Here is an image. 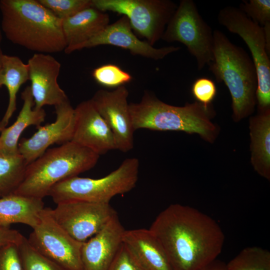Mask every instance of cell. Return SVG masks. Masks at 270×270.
Returning a JSON list of instances; mask_svg holds the SVG:
<instances>
[{"label":"cell","instance_id":"cell-31","mask_svg":"<svg viewBox=\"0 0 270 270\" xmlns=\"http://www.w3.org/2000/svg\"><path fill=\"white\" fill-rule=\"evenodd\" d=\"M0 270H24L18 244L0 248Z\"/></svg>","mask_w":270,"mask_h":270},{"label":"cell","instance_id":"cell-7","mask_svg":"<svg viewBox=\"0 0 270 270\" xmlns=\"http://www.w3.org/2000/svg\"><path fill=\"white\" fill-rule=\"evenodd\" d=\"M161 38L184 44L195 58L198 70L214 60L213 31L192 0H180Z\"/></svg>","mask_w":270,"mask_h":270},{"label":"cell","instance_id":"cell-22","mask_svg":"<svg viewBox=\"0 0 270 270\" xmlns=\"http://www.w3.org/2000/svg\"><path fill=\"white\" fill-rule=\"evenodd\" d=\"M44 208L42 199L12 194L0 198V226L22 224L34 228Z\"/></svg>","mask_w":270,"mask_h":270},{"label":"cell","instance_id":"cell-24","mask_svg":"<svg viewBox=\"0 0 270 270\" xmlns=\"http://www.w3.org/2000/svg\"><path fill=\"white\" fill-rule=\"evenodd\" d=\"M28 165L20 154L6 156L0 154V196L14 194L24 176Z\"/></svg>","mask_w":270,"mask_h":270},{"label":"cell","instance_id":"cell-2","mask_svg":"<svg viewBox=\"0 0 270 270\" xmlns=\"http://www.w3.org/2000/svg\"><path fill=\"white\" fill-rule=\"evenodd\" d=\"M2 28L12 43L43 54L64 50L62 20L36 0H0Z\"/></svg>","mask_w":270,"mask_h":270},{"label":"cell","instance_id":"cell-34","mask_svg":"<svg viewBox=\"0 0 270 270\" xmlns=\"http://www.w3.org/2000/svg\"><path fill=\"white\" fill-rule=\"evenodd\" d=\"M200 270H228L226 264L220 260L216 259Z\"/></svg>","mask_w":270,"mask_h":270},{"label":"cell","instance_id":"cell-16","mask_svg":"<svg viewBox=\"0 0 270 270\" xmlns=\"http://www.w3.org/2000/svg\"><path fill=\"white\" fill-rule=\"evenodd\" d=\"M104 44L120 47L128 50L132 54L154 60L163 59L180 49L174 46L155 48L147 42L140 40L132 32L129 20L124 16L108 24L96 36L78 46L76 50Z\"/></svg>","mask_w":270,"mask_h":270},{"label":"cell","instance_id":"cell-35","mask_svg":"<svg viewBox=\"0 0 270 270\" xmlns=\"http://www.w3.org/2000/svg\"><path fill=\"white\" fill-rule=\"evenodd\" d=\"M266 50L268 54L270 55V22L262 26Z\"/></svg>","mask_w":270,"mask_h":270},{"label":"cell","instance_id":"cell-26","mask_svg":"<svg viewBox=\"0 0 270 270\" xmlns=\"http://www.w3.org/2000/svg\"><path fill=\"white\" fill-rule=\"evenodd\" d=\"M18 246L24 270H65L38 252L24 236Z\"/></svg>","mask_w":270,"mask_h":270},{"label":"cell","instance_id":"cell-29","mask_svg":"<svg viewBox=\"0 0 270 270\" xmlns=\"http://www.w3.org/2000/svg\"><path fill=\"white\" fill-rule=\"evenodd\" d=\"M239 8L252 21L262 26L270 22V0H242Z\"/></svg>","mask_w":270,"mask_h":270},{"label":"cell","instance_id":"cell-10","mask_svg":"<svg viewBox=\"0 0 270 270\" xmlns=\"http://www.w3.org/2000/svg\"><path fill=\"white\" fill-rule=\"evenodd\" d=\"M27 240L38 252L65 270H82L84 242L74 239L59 225L52 208H44L42 210L38 222Z\"/></svg>","mask_w":270,"mask_h":270},{"label":"cell","instance_id":"cell-23","mask_svg":"<svg viewBox=\"0 0 270 270\" xmlns=\"http://www.w3.org/2000/svg\"><path fill=\"white\" fill-rule=\"evenodd\" d=\"M29 80L28 64L16 56L3 55L0 72V86H5L8 92V104L0 121V133L6 127L16 109V94L21 86Z\"/></svg>","mask_w":270,"mask_h":270},{"label":"cell","instance_id":"cell-36","mask_svg":"<svg viewBox=\"0 0 270 270\" xmlns=\"http://www.w3.org/2000/svg\"><path fill=\"white\" fill-rule=\"evenodd\" d=\"M2 40V34L1 30H0V72L1 68H2V56H3V55H4V54L2 53V50L1 48V46H0ZM0 88L1 87L0 86Z\"/></svg>","mask_w":270,"mask_h":270},{"label":"cell","instance_id":"cell-19","mask_svg":"<svg viewBox=\"0 0 270 270\" xmlns=\"http://www.w3.org/2000/svg\"><path fill=\"white\" fill-rule=\"evenodd\" d=\"M109 16L92 6L76 14L62 20V28L66 42L64 52L69 54L78 46L96 36L109 24Z\"/></svg>","mask_w":270,"mask_h":270},{"label":"cell","instance_id":"cell-32","mask_svg":"<svg viewBox=\"0 0 270 270\" xmlns=\"http://www.w3.org/2000/svg\"><path fill=\"white\" fill-rule=\"evenodd\" d=\"M108 270H145L123 242Z\"/></svg>","mask_w":270,"mask_h":270},{"label":"cell","instance_id":"cell-30","mask_svg":"<svg viewBox=\"0 0 270 270\" xmlns=\"http://www.w3.org/2000/svg\"><path fill=\"white\" fill-rule=\"evenodd\" d=\"M191 92L196 102L205 106L212 105L216 96L217 90L215 83L212 80L206 78H199L193 83Z\"/></svg>","mask_w":270,"mask_h":270},{"label":"cell","instance_id":"cell-11","mask_svg":"<svg viewBox=\"0 0 270 270\" xmlns=\"http://www.w3.org/2000/svg\"><path fill=\"white\" fill-rule=\"evenodd\" d=\"M52 214L76 240L84 242L98 233L116 214L110 204L69 200L56 204Z\"/></svg>","mask_w":270,"mask_h":270},{"label":"cell","instance_id":"cell-17","mask_svg":"<svg viewBox=\"0 0 270 270\" xmlns=\"http://www.w3.org/2000/svg\"><path fill=\"white\" fill-rule=\"evenodd\" d=\"M125 229L117 214L82 244V270H108L123 242Z\"/></svg>","mask_w":270,"mask_h":270},{"label":"cell","instance_id":"cell-20","mask_svg":"<svg viewBox=\"0 0 270 270\" xmlns=\"http://www.w3.org/2000/svg\"><path fill=\"white\" fill-rule=\"evenodd\" d=\"M24 102L14 122L6 127L0 133V154L12 156L19 154L18 140L24 130L28 126L37 127L44 121L46 114L42 108L36 109L30 86H26L21 94Z\"/></svg>","mask_w":270,"mask_h":270},{"label":"cell","instance_id":"cell-8","mask_svg":"<svg viewBox=\"0 0 270 270\" xmlns=\"http://www.w3.org/2000/svg\"><path fill=\"white\" fill-rule=\"evenodd\" d=\"M218 23L229 32L238 35L248 48L256 68L258 108L270 107V60L266 50L263 28L239 8L226 6L218 15Z\"/></svg>","mask_w":270,"mask_h":270},{"label":"cell","instance_id":"cell-14","mask_svg":"<svg viewBox=\"0 0 270 270\" xmlns=\"http://www.w3.org/2000/svg\"><path fill=\"white\" fill-rule=\"evenodd\" d=\"M34 108L58 105L68 99L58 82L60 64L48 54H34L28 62Z\"/></svg>","mask_w":270,"mask_h":270},{"label":"cell","instance_id":"cell-18","mask_svg":"<svg viewBox=\"0 0 270 270\" xmlns=\"http://www.w3.org/2000/svg\"><path fill=\"white\" fill-rule=\"evenodd\" d=\"M122 242L145 270H174L162 246L149 228L125 230Z\"/></svg>","mask_w":270,"mask_h":270},{"label":"cell","instance_id":"cell-5","mask_svg":"<svg viewBox=\"0 0 270 270\" xmlns=\"http://www.w3.org/2000/svg\"><path fill=\"white\" fill-rule=\"evenodd\" d=\"M99 158L92 150L72 141L47 150L28 165L14 194L42 200L58 182L93 168Z\"/></svg>","mask_w":270,"mask_h":270},{"label":"cell","instance_id":"cell-12","mask_svg":"<svg viewBox=\"0 0 270 270\" xmlns=\"http://www.w3.org/2000/svg\"><path fill=\"white\" fill-rule=\"evenodd\" d=\"M128 92L123 85L114 90H98L90 100L111 130L116 150L126 152L134 147V133L128 102Z\"/></svg>","mask_w":270,"mask_h":270},{"label":"cell","instance_id":"cell-1","mask_svg":"<svg viewBox=\"0 0 270 270\" xmlns=\"http://www.w3.org/2000/svg\"><path fill=\"white\" fill-rule=\"evenodd\" d=\"M149 229L162 246L174 270H200L216 259L224 242L216 221L179 204L161 212Z\"/></svg>","mask_w":270,"mask_h":270},{"label":"cell","instance_id":"cell-28","mask_svg":"<svg viewBox=\"0 0 270 270\" xmlns=\"http://www.w3.org/2000/svg\"><path fill=\"white\" fill-rule=\"evenodd\" d=\"M61 20L70 18L92 6V0H38Z\"/></svg>","mask_w":270,"mask_h":270},{"label":"cell","instance_id":"cell-15","mask_svg":"<svg viewBox=\"0 0 270 270\" xmlns=\"http://www.w3.org/2000/svg\"><path fill=\"white\" fill-rule=\"evenodd\" d=\"M74 109V124L71 141L98 155L116 150L112 133L90 100Z\"/></svg>","mask_w":270,"mask_h":270},{"label":"cell","instance_id":"cell-25","mask_svg":"<svg viewBox=\"0 0 270 270\" xmlns=\"http://www.w3.org/2000/svg\"><path fill=\"white\" fill-rule=\"evenodd\" d=\"M226 266L228 270H270V252L260 247H246Z\"/></svg>","mask_w":270,"mask_h":270},{"label":"cell","instance_id":"cell-21","mask_svg":"<svg viewBox=\"0 0 270 270\" xmlns=\"http://www.w3.org/2000/svg\"><path fill=\"white\" fill-rule=\"evenodd\" d=\"M251 162L255 170L270 179V107L258 108L250 120Z\"/></svg>","mask_w":270,"mask_h":270},{"label":"cell","instance_id":"cell-33","mask_svg":"<svg viewBox=\"0 0 270 270\" xmlns=\"http://www.w3.org/2000/svg\"><path fill=\"white\" fill-rule=\"evenodd\" d=\"M24 237L16 230L0 226V248L10 244H18Z\"/></svg>","mask_w":270,"mask_h":270},{"label":"cell","instance_id":"cell-27","mask_svg":"<svg viewBox=\"0 0 270 270\" xmlns=\"http://www.w3.org/2000/svg\"><path fill=\"white\" fill-rule=\"evenodd\" d=\"M92 76L99 84L108 88L118 87L130 82L132 76L118 66L108 64L95 68Z\"/></svg>","mask_w":270,"mask_h":270},{"label":"cell","instance_id":"cell-9","mask_svg":"<svg viewBox=\"0 0 270 270\" xmlns=\"http://www.w3.org/2000/svg\"><path fill=\"white\" fill-rule=\"evenodd\" d=\"M92 6L126 16L132 29L152 46L162 38L178 7L169 0H92Z\"/></svg>","mask_w":270,"mask_h":270},{"label":"cell","instance_id":"cell-13","mask_svg":"<svg viewBox=\"0 0 270 270\" xmlns=\"http://www.w3.org/2000/svg\"><path fill=\"white\" fill-rule=\"evenodd\" d=\"M56 120L44 126L29 138H22L18 150L28 164L41 156L50 146L71 141L74 124V109L68 99L56 106Z\"/></svg>","mask_w":270,"mask_h":270},{"label":"cell","instance_id":"cell-4","mask_svg":"<svg viewBox=\"0 0 270 270\" xmlns=\"http://www.w3.org/2000/svg\"><path fill=\"white\" fill-rule=\"evenodd\" d=\"M211 106H205L196 101L182 106H172L146 92L139 102L129 104V110L135 131L142 128L181 131L198 134L212 142L216 138L218 130L210 120Z\"/></svg>","mask_w":270,"mask_h":270},{"label":"cell","instance_id":"cell-6","mask_svg":"<svg viewBox=\"0 0 270 270\" xmlns=\"http://www.w3.org/2000/svg\"><path fill=\"white\" fill-rule=\"evenodd\" d=\"M139 168L137 158H126L116 170L102 178L75 176L62 180L52 188L48 196L56 204L69 200L110 204L114 196L135 188Z\"/></svg>","mask_w":270,"mask_h":270},{"label":"cell","instance_id":"cell-3","mask_svg":"<svg viewBox=\"0 0 270 270\" xmlns=\"http://www.w3.org/2000/svg\"><path fill=\"white\" fill-rule=\"evenodd\" d=\"M214 60L209 66L218 82H224L232 98V116L238 122L252 114L256 104L258 76L252 60L218 30L213 31Z\"/></svg>","mask_w":270,"mask_h":270}]
</instances>
